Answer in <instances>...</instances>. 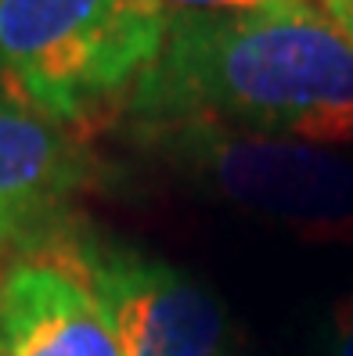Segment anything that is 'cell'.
<instances>
[{
    "mask_svg": "<svg viewBox=\"0 0 353 356\" xmlns=\"http://www.w3.org/2000/svg\"><path fill=\"white\" fill-rule=\"evenodd\" d=\"M119 356H217L223 309L198 281L130 245L72 238Z\"/></svg>",
    "mask_w": 353,
    "mask_h": 356,
    "instance_id": "obj_4",
    "label": "cell"
},
{
    "mask_svg": "<svg viewBox=\"0 0 353 356\" xmlns=\"http://www.w3.org/2000/svg\"><path fill=\"white\" fill-rule=\"evenodd\" d=\"M155 4L170 18H180V15H249L274 4H288V0H155Z\"/></svg>",
    "mask_w": 353,
    "mask_h": 356,
    "instance_id": "obj_7",
    "label": "cell"
},
{
    "mask_svg": "<svg viewBox=\"0 0 353 356\" xmlns=\"http://www.w3.org/2000/svg\"><path fill=\"white\" fill-rule=\"evenodd\" d=\"M166 36L155 0H0V83L79 137L127 112Z\"/></svg>",
    "mask_w": 353,
    "mask_h": 356,
    "instance_id": "obj_2",
    "label": "cell"
},
{
    "mask_svg": "<svg viewBox=\"0 0 353 356\" xmlns=\"http://www.w3.org/2000/svg\"><path fill=\"white\" fill-rule=\"evenodd\" d=\"M0 356H119L72 238L22 252L0 274Z\"/></svg>",
    "mask_w": 353,
    "mask_h": 356,
    "instance_id": "obj_5",
    "label": "cell"
},
{
    "mask_svg": "<svg viewBox=\"0 0 353 356\" xmlns=\"http://www.w3.org/2000/svg\"><path fill=\"white\" fill-rule=\"evenodd\" d=\"M127 115L137 130L205 122L336 148L353 140V44L317 0L180 15Z\"/></svg>",
    "mask_w": 353,
    "mask_h": 356,
    "instance_id": "obj_1",
    "label": "cell"
},
{
    "mask_svg": "<svg viewBox=\"0 0 353 356\" xmlns=\"http://www.w3.org/2000/svg\"><path fill=\"white\" fill-rule=\"evenodd\" d=\"M317 4L324 8V15L346 33V40L353 44V0H317Z\"/></svg>",
    "mask_w": 353,
    "mask_h": 356,
    "instance_id": "obj_9",
    "label": "cell"
},
{
    "mask_svg": "<svg viewBox=\"0 0 353 356\" xmlns=\"http://www.w3.org/2000/svg\"><path fill=\"white\" fill-rule=\"evenodd\" d=\"M94 177L76 134L40 119L0 83V248H33L58 238Z\"/></svg>",
    "mask_w": 353,
    "mask_h": 356,
    "instance_id": "obj_6",
    "label": "cell"
},
{
    "mask_svg": "<svg viewBox=\"0 0 353 356\" xmlns=\"http://www.w3.org/2000/svg\"><path fill=\"white\" fill-rule=\"evenodd\" d=\"M152 148L220 198L303 227L353 223V165L314 144L205 122L141 130Z\"/></svg>",
    "mask_w": 353,
    "mask_h": 356,
    "instance_id": "obj_3",
    "label": "cell"
},
{
    "mask_svg": "<svg viewBox=\"0 0 353 356\" xmlns=\"http://www.w3.org/2000/svg\"><path fill=\"white\" fill-rule=\"evenodd\" d=\"M331 356H353V299L339 306L336 313V342H331Z\"/></svg>",
    "mask_w": 353,
    "mask_h": 356,
    "instance_id": "obj_8",
    "label": "cell"
}]
</instances>
